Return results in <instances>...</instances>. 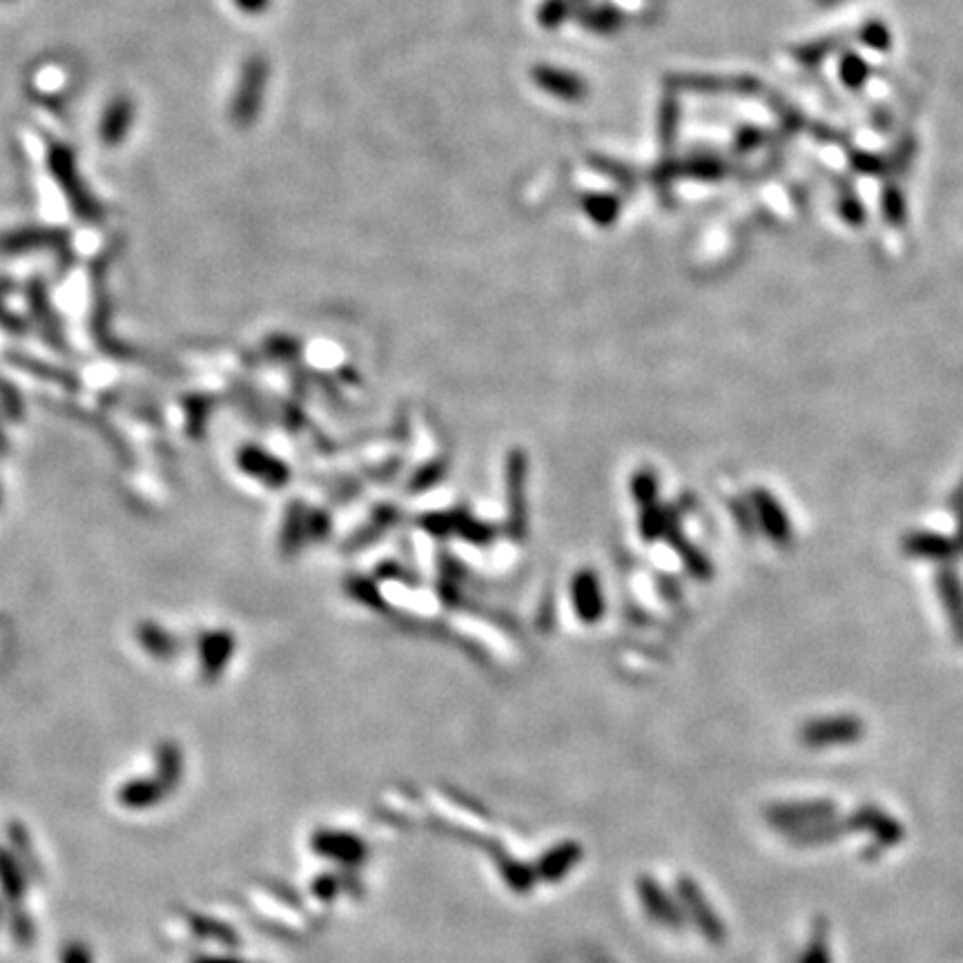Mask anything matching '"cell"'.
Masks as SVG:
<instances>
[{"instance_id":"5","label":"cell","mask_w":963,"mask_h":963,"mask_svg":"<svg viewBox=\"0 0 963 963\" xmlns=\"http://www.w3.org/2000/svg\"><path fill=\"white\" fill-rule=\"evenodd\" d=\"M816 3H821V5H836V3H843V0H816Z\"/></svg>"},{"instance_id":"4","label":"cell","mask_w":963,"mask_h":963,"mask_svg":"<svg viewBox=\"0 0 963 963\" xmlns=\"http://www.w3.org/2000/svg\"><path fill=\"white\" fill-rule=\"evenodd\" d=\"M801 963H832L830 948H828V941H825V937L816 935L810 941V948L805 950Z\"/></svg>"},{"instance_id":"1","label":"cell","mask_w":963,"mask_h":963,"mask_svg":"<svg viewBox=\"0 0 963 963\" xmlns=\"http://www.w3.org/2000/svg\"><path fill=\"white\" fill-rule=\"evenodd\" d=\"M861 725L852 718H834V721H816L805 727L803 741L810 747L836 745V743H850L859 738Z\"/></svg>"},{"instance_id":"3","label":"cell","mask_w":963,"mask_h":963,"mask_svg":"<svg viewBox=\"0 0 963 963\" xmlns=\"http://www.w3.org/2000/svg\"><path fill=\"white\" fill-rule=\"evenodd\" d=\"M854 821H859V823H856L859 828H868L870 832L879 836V841L888 843V845L899 843L901 836H903L901 825L894 819H890V816H885L883 812L874 810V807H863L859 814H854Z\"/></svg>"},{"instance_id":"2","label":"cell","mask_w":963,"mask_h":963,"mask_svg":"<svg viewBox=\"0 0 963 963\" xmlns=\"http://www.w3.org/2000/svg\"><path fill=\"white\" fill-rule=\"evenodd\" d=\"M832 816V805L825 803H805V805H781L770 810V819L774 825L792 830H803V825H821L828 823Z\"/></svg>"}]
</instances>
